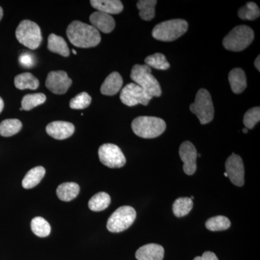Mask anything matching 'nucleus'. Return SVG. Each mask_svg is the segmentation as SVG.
I'll list each match as a JSON object with an SVG mask.
<instances>
[{"instance_id": "obj_29", "label": "nucleus", "mask_w": 260, "mask_h": 260, "mask_svg": "<svg viewBox=\"0 0 260 260\" xmlns=\"http://www.w3.org/2000/svg\"><path fill=\"white\" fill-rule=\"evenodd\" d=\"M32 232L39 237H47L50 234L51 225L42 217H35L31 220Z\"/></svg>"}, {"instance_id": "obj_40", "label": "nucleus", "mask_w": 260, "mask_h": 260, "mask_svg": "<svg viewBox=\"0 0 260 260\" xmlns=\"http://www.w3.org/2000/svg\"><path fill=\"white\" fill-rule=\"evenodd\" d=\"M243 133H248V129H246V128H244V129H243Z\"/></svg>"}, {"instance_id": "obj_33", "label": "nucleus", "mask_w": 260, "mask_h": 260, "mask_svg": "<svg viewBox=\"0 0 260 260\" xmlns=\"http://www.w3.org/2000/svg\"><path fill=\"white\" fill-rule=\"evenodd\" d=\"M91 97L86 92H82L71 99L70 107L73 109H84L88 107L91 103Z\"/></svg>"}, {"instance_id": "obj_41", "label": "nucleus", "mask_w": 260, "mask_h": 260, "mask_svg": "<svg viewBox=\"0 0 260 260\" xmlns=\"http://www.w3.org/2000/svg\"><path fill=\"white\" fill-rule=\"evenodd\" d=\"M224 176H225V177H228V175H227L226 173H225H225H224Z\"/></svg>"}, {"instance_id": "obj_2", "label": "nucleus", "mask_w": 260, "mask_h": 260, "mask_svg": "<svg viewBox=\"0 0 260 260\" xmlns=\"http://www.w3.org/2000/svg\"><path fill=\"white\" fill-rule=\"evenodd\" d=\"M167 128L165 121L155 116H139L132 122V129L135 135L145 139L160 136Z\"/></svg>"}, {"instance_id": "obj_5", "label": "nucleus", "mask_w": 260, "mask_h": 260, "mask_svg": "<svg viewBox=\"0 0 260 260\" xmlns=\"http://www.w3.org/2000/svg\"><path fill=\"white\" fill-rule=\"evenodd\" d=\"M252 29L247 25H238L224 38L223 47L229 51H241L249 47L254 40Z\"/></svg>"}, {"instance_id": "obj_14", "label": "nucleus", "mask_w": 260, "mask_h": 260, "mask_svg": "<svg viewBox=\"0 0 260 260\" xmlns=\"http://www.w3.org/2000/svg\"><path fill=\"white\" fill-rule=\"evenodd\" d=\"M75 126L68 121H55L49 123L47 126V134L56 140L69 138L75 133Z\"/></svg>"}, {"instance_id": "obj_20", "label": "nucleus", "mask_w": 260, "mask_h": 260, "mask_svg": "<svg viewBox=\"0 0 260 260\" xmlns=\"http://www.w3.org/2000/svg\"><path fill=\"white\" fill-rule=\"evenodd\" d=\"M48 49L53 53L59 55L68 56L70 55V49L68 44L62 37L51 34L48 38Z\"/></svg>"}, {"instance_id": "obj_32", "label": "nucleus", "mask_w": 260, "mask_h": 260, "mask_svg": "<svg viewBox=\"0 0 260 260\" xmlns=\"http://www.w3.org/2000/svg\"><path fill=\"white\" fill-rule=\"evenodd\" d=\"M145 64L150 68L160 70H166L170 68V64L167 61V58L160 53L152 54L145 58Z\"/></svg>"}, {"instance_id": "obj_11", "label": "nucleus", "mask_w": 260, "mask_h": 260, "mask_svg": "<svg viewBox=\"0 0 260 260\" xmlns=\"http://www.w3.org/2000/svg\"><path fill=\"white\" fill-rule=\"evenodd\" d=\"M72 80L64 71H52L48 75L46 87L53 93L62 95L71 86Z\"/></svg>"}, {"instance_id": "obj_42", "label": "nucleus", "mask_w": 260, "mask_h": 260, "mask_svg": "<svg viewBox=\"0 0 260 260\" xmlns=\"http://www.w3.org/2000/svg\"><path fill=\"white\" fill-rule=\"evenodd\" d=\"M73 53H74V54H77L76 51H75L74 50V49H73Z\"/></svg>"}, {"instance_id": "obj_31", "label": "nucleus", "mask_w": 260, "mask_h": 260, "mask_svg": "<svg viewBox=\"0 0 260 260\" xmlns=\"http://www.w3.org/2000/svg\"><path fill=\"white\" fill-rule=\"evenodd\" d=\"M238 15L242 20H255L260 15L259 7L255 3L249 2L239 10Z\"/></svg>"}, {"instance_id": "obj_17", "label": "nucleus", "mask_w": 260, "mask_h": 260, "mask_svg": "<svg viewBox=\"0 0 260 260\" xmlns=\"http://www.w3.org/2000/svg\"><path fill=\"white\" fill-rule=\"evenodd\" d=\"M92 7L98 11L107 14H119L124 9L122 3L119 0H91Z\"/></svg>"}, {"instance_id": "obj_23", "label": "nucleus", "mask_w": 260, "mask_h": 260, "mask_svg": "<svg viewBox=\"0 0 260 260\" xmlns=\"http://www.w3.org/2000/svg\"><path fill=\"white\" fill-rule=\"evenodd\" d=\"M15 85L19 90H36L39 88V81L30 73H24L15 78Z\"/></svg>"}, {"instance_id": "obj_6", "label": "nucleus", "mask_w": 260, "mask_h": 260, "mask_svg": "<svg viewBox=\"0 0 260 260\" xmlns=\"http://www.w3.org/2000/svg\"><path fill=\"white\" fill-rule=\"evenodd\" d=\"M15 36L20 44L32 50L38 49L42 44L40 27L30 20H24L20 22L15 31Z\"/></svg>"}, {"instance_id": "obj_36", "label": "nucleus", "mask_w": 260, "mask_h": 260, "mask_svg": "<svg viewBox=\"0 0 260 260\" xmlns=\"http://www.w3.org/2000/svg\"><path fill=\"white\" fill-rule=\"evenodd\" d=\"M193 260H218L217 256L212 251H205L201 256H196Z\"/></svg>"}, {"instance_id": "obj_24", "label": "nucleus", "mask_w": 260, "mask_h": 260, "mask_svg": "<svg viewBox=\"0 0 260 260\" xmlns=\"http://www.w3.org/2000/svg\"><path fill=\"white\" fill-rule=\"evenodd\" d=\"M111 203V198L107 193L99 192L89 200L88 207L92 211L100 212L107 209Z\"/></svg>"}, {"instance_id": "obj_39", "label": "nucleus", "mask_w": 260, "mask_h": 260, "mask_svg": "<svg viewBox=\"0 0 260 260\" xmlns=\"http://www.w3.org/2000/svg\"><path fill=\"white\" fill-rule=\"evenodd\" d=\"M3 8L0 7V20H2V18H3Z\"/></svg>"}, {"instance_id": "obj_38", "label": "nucleus", "mask_w": 260, "mask_h": 260, "mask_svg": "<svg viewBox=\"0 0 260 260\" xmlns=\"http://www.w3.org/2000/svg\"><path fill=\"white\" fill-rule=\"evenodd\" d=\"M3 109H4V102H3V99L0 97V114L3 112Z\"/></svg>"}, {"instance_id": "obj_10", "label": "nucleus", "mask_w": 260, "mask_h": 260, "mask_svg": "<svg viewBox=\"0 0 260 260\" xmlns=\"http://www.w3.org/2000/svg\"><path fill=\"white\" fill-rule=\"evenodd\" d=\"M99 156L101 162L111 169L121 168L126 164L125 156L121 149L112 143L102 145L99 149Z\"/></svg>"}, {"instance_id": "obj_35", "label": "nucleus", "mask_w": 260, "mask_h": 260, "mask_svg": "<svg viewBox=\"0 0 260 260\" xmlns=\"http://www.w3.org/2000/svg\"><path fill=\"white\" fill-rule=\"evenodd\" d=\"M19 62L23 68H32L35 64V58L32 54L28 52L24 53L19 58Z\"/></svg>"}, {"instance_id": "obj_3", "label": "nucleus", "mask_w": 260, "mask_h": 260, "mask_svg": "<svg viewBox=\"0 0 260 260\" xmlns=\"http://www.w3.org/2000/svg\"><path fill=\"white\" fill-rule=\"evenodd\" d=\"M131 79L152 97H160L162 90L160 84L151 74V68L148 65L135 64L130 74Z\"/></svg>"}, {"instance_id": "obj_34", "label": "nucleus", "mask_w": 260, "mask_h": 260, "mask_svg": "<svg viewBox=\"0 0 260 260\" xmlns=\"http://www.w3.org/2000/svg\"><path fill=\"white\" fill-rule=\"evenodd\" d=\"M260 120V108L254 107L249 109L244 116V124L246 129H251Z\"/></svg>"}, {"instance_id": "obj_37", "label": "nucleus", "mask_w": 260, "mask_h": 260, "mask_svg": "<svg viewBox=\"0 0 260 260\" xmlns=\"http://www.w3.org/2000/svg\"><path fill=\"white\" fill-rule=\"evenodd\" d=\"M259 58V56H258L256 58L255 61H254V66H255V68L257 69L258 71H260Z\"/></svg>"}, {"instance_id": "obj_21", "label": "nucleus", "mask_w": 260, "mask_h": 260, "mask_svg": "<svg viewBox=\"0 0 260 260\" xmlns=\"http://www.w3.org/2000/svg\"><path fill=\"white\" fill-rule=\"evenodd\" d=\"M80 192V186L74 182H65L56 189V194L61 201L70 202L74 200Z\"/></svg>"}, {"instance_id": "obj_4", "label": "nucleus", "mask_w": 260, "mask_h": 260, "mask_svg": "<svg viewBox=\"0 0 260 260\" xmlns=\"http://www.w3.org/2000/svg\"><path fill=\"white\" fill-rule=\"evenodd\" d=\"M188 30V23L182 19H173L155 25L152 36L161 42H173L184 35Z\"/></svg>"}, {"instance_id": "obj_27", "label": "nucleus", "mask_w": 260, "mask_h": 260, "mask_svg": "<svg viewBox=\"0 0 260 260\" xmlns=\"http://www.w3.org/2000/svg\"><path fill=\"white\" fill-rule=\"evenodd\" d=\"M192 208V200L189 198H180L174 202L173 205V212L175 216L180 218L189 214Z\"/></svg>"}, {"instance_id": "obj_12", "label": "nucleus", "mask_w": 260, "mask_h": 260, "mask_svg": "<svg viewBox=\"0 0 260 260\" xmlns=\"http://www.w3.org/2000/svg\"><path fill=\"white\" fill-rule=\"evenodd\" d=\"M225 173L231 181L237 186L244 184V167L242 158L233 153L225 162Z\"/></svg>"}, {"instance_id": "obj_7", "label": "nucleus", "mask_w": 260, "mask_h": 260, "mask_svg": "<svg viewBox=\"0 0 260 260\" xmlns=\"http://www.w3.org/2000/svg\"><path fill=\"white\" fill-rule=\"evenodd\" d=\"M190 111L198 116L202 124L210 122L214 117V107L211 95L206 89L198 90L194 102L190 105Z\"/></svg>"}, {"instance_id": "obj_18", "label": "nucleus", "mask_w": 260, "mask_h": 260, "mask_svg": "<svg viewBox=\"0 0 260 260\" xmlns=\"http://www.w3.org/2000/svg\"><path fill=\"white\" fill-rule=\"evenodd\" d=\"M123 79L119 73L114 72L106 78L101 87V93L105 95H114L121 90Z\"/></svg>"}, {"instance_id": "obj_1", "label": "nucleus", "mask_w": 260, "mask_h": 260, "mask_svg": "<svg viewBox=\"0 0 260 260\" xmlns=\"http://www.w3.org/2000/svg\"><path fill=\"white\" fill-rule=\"evenodd\" d=\"M67 36L75 47L85 49L96 47L102 40L100 32L96 29L78 20L70 24L67 28Z\"/></svg>"}, {"instance_id": "obj_30", "label": "nucleus", "mask_w": 260, "mask_h": 260, "mask_svg": "<svg viewBox=\"0 0 260 260\" xmlns=\"http://www.w3.org/2000/svg\"><path fill=\"white\" fill-rule=\"evenodd\" d=\"M46 100L47 97L44 93L28 94L23 98L21 108L23 110L30 111L38 106L42 105Z\"/></svg>"}, {"instance_id": "obj_16", "label": "nucleus", "mask_w": 260, "mask_h": 260, "mask_svg": "<svg viewBox=\"0 0 260 260\" xmlns=\"http://www.w3.org/2000/svg\"><path fill=\"white\" fill-rule=\"evenodd\" d=\"M135 256L138 260H162L164 249L159 244H146L137 250Z\"/></svg>"}, {"instance_id": "obj_9", "label": "nucleus", "mask_w": 260, "mask_h": 260, "mask_svg": "<svg viewBox=\"0 0 260 260\" xmlns=\"http://www.w3.org/2000/svg\"><path fill=\"white\" fill-rule=\"evenodd\" d=\"M153 99L151 95L136 83L127 84L121 90L120 99L123 104L128 107H134L138 104L147 106Z\"/></svg>"}, {"instance_id": "obj_26", "label": "nucleus", "mask_w": 260, "mask_h": 260, "mask_svg": "<svg viewBox=\"0 0 260 260\" xmlns=\"http://www.w3.org/2000/svg\"><path fill=\"white\" fill-rule=\"evenodd\" d=\"M21 121L16 119H5L0 123V135L11 137L16 135L22 129Z\"/></svg>"}, {"instance_id": "obj_13", "label": "nucleus", "mask_w": 260, "mask_h": 260, "mask_svg": "<svg viewBox=\"0 0 260 260\" xmlns=\"http://www.w3.org/2000/svg\"><path fill=\"white\" fill-rule=\"evenodd\" d=\"M179 155L184 162V172L187 175H192L197 170V153L194 145L189 141H185L181 145L179 148Z\"/></svg>"}, {"instance_id": "obj_25", "label": "nucleus", "mask_w": 260, "mask_h": 260, "mask_svg": "<svg viewBox=\"0 0 260 260\" xmlns=\"http://www.w3.org/2000/svg\"><path fill=\"white\" fill-rule=\"evenodd\" d=\"M155 0H140L137 3V8L140 11V17L143 20L150 21L155 17Z\"/></svg>"}, {"instance_id": "obj_28", "label": "nucleus", "mask_w": 260, "mask_h": 260, "mask_svg": "<svg viewBox=\"0 0 260 260\" xmlns=\"http://www.w3.org/2000/svg\"><path fill=\"white\" fill-rule=\"evenodd\" d=\"M205 226L211 232H220L229 229L231 226V221L226 217L218 215L208 219L205 223Z\"/></svg>"}, {"instance_id": "obj_19", "label": "nucleus", "mask_w": 260, "mask_h": 260, "mask_svg": "<svg viewBox=\"0 0 260 260\" xmlns=\"http://www.w3.org/2000/svg\"><path fill=\"white\" fill-rule=\"evenodd\" d=\"M229 80L232 91L236 94L242 93L247 86L245 73L241 68L232 70L229 73Z\"/></svg>"}, {"instance_id": "obj_15", "label": "nucleus", "mask_w": 260, "mask_h": 260, "mask_svg": "<svg viewBox=\"0 0 260 260\" xmlns=\"http://www.w3.org/2000/svg\"><path fill=\"white\" fill-rule=\"evenodd\" d=\"M90 22L92 26L98 31L109 34L115 28V20L111 15L102 12H94L90 16Z\"/></svg>"}, {"instance_id": "obj_22", "label": "nucleus", "mask_w": 260, "mask_h": 260, "mask_svg": "<svg viewBox=\"0 0 260 260\" xmlns=\"http://www.w3.org/2000/svg\"><path fill=\"white\" fill-rule=\"evenodd\" d=\"M46 170L44 167H37L30 169L22 181V185L25 189H32L40 183L45 176Z\"/></svg>"}, {"instance_id": "obj_8", "label": "nucleus", "mask_w": 260, "mask_h": 260, "mask_svg": "<svg viewBox=\"0 0 260 260\" xmlns=\"http://www.w3.org/2000/svg\"><path fill=\"white\" fill-rule=\"evenodd\" d=\"M136 215V211L133 207L121 206L108 220L107 229L112 233L124 232L133 225Z\"/></svg>"}]
</instances>
